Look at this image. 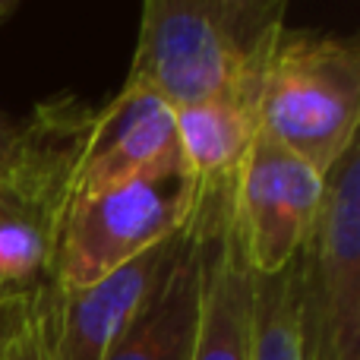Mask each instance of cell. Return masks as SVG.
<instances>
[{
  "instance_id": "obj_1",
  "label": "cell",
  "mask_w": 360,
  "mask_h": 360,
  "mask_svg": "<svg viewBox=\"0 0 360 360\" xmlns=\"http://www.w3.org/2000/svg\"><path fill=\"white\" fill-rule=\"evenodd\" d=\"M285 16V0H149L127 79L158 92L171 111L259 95Z\"/></svg>"
},
{
  "instance_id": "obj_2",
  "label": "cell",
  "mask_w": 360,
  "mask_h": 360,
  "mask_svg": "<svg viewBox=\"0 0 360 360\" xmlns=\"http://www.w3.org/2000/svg\"><path fill=\"white\" fill-rule=\"evenodd\" d=\"M357 38L285 25L262 76L259 130L326 177L357 143Z\"/></svg>"
},
{
  "instance_id": "obj_3",
  "label": "cell",
  "mask_w": 360,
  "mask_h": 360,
  "mask_svg": "<svg viewBox=\"0 0 360 360\" xmlns=\"http://www.w3.org/2000/svg\"><path fill=\"white\" fill-rule=\"evenodd\" d=\"M196 180L180 146L152 168L108 186L73 209L51 259L48 285L73 294L171 240L193 221Z\"/></svg>"
},
{
  "instance_id": "obj_4",
  "label": "cell",
  "mask_w": 360,
  "mask_h": 360,
  "mask_svg": "<svg viewBox=\"0 0 360 360\" xmlns=\"http://www.w3.org/2000/svg\"><path fill=\"white\" fill-rule=\"evenodd\" d=\"M304 360H360V149L326 174L316 224L297 253Z\"/></svg>"
},
{
  "instance_id": "obj_5",
  "label": "cell",
  "mask_w": 360,
  "mask_h": 360,
  "mask_svg": "<svg viewBox=\"0 0 360 360\" xmlns=\"http://www.w3.org/2000/svg\"><path fill=\"white\" fill-rule=\"evenodd\" d=\"M323 190V174L266 130L256 133L231 193V221L253 275H275L297 259L316 224Z\"/></svg>"
},
{
  "instance_id": "obj_6",
  "label": "cell",
  "mask_w": 360,
  "mask_h": 360,
  "mask_svg": "<svg viewBox=\"0 0 360 360\" xmlns=\"http://www.w3.org/2000/svg\"><path fill=\"white\" fill-rule=\"evenodd\" d=\"M92 114L76 98H51L0 149V209L35 224L51 243V259L73 212Z\"/></svg>"
},
{
  "instance_id": "obj_7",
  "label": "cell",
  "mask_w": 360,
  "mask_h": 360,
  "mask_svg": "<svg viewBox=\"0 0 360 360\" xmlns=\"http://www.w3.org/2000/svg\"><path fill=\"white\" fill-rule=\"evenodd\" d=\"M184 231L82 291L57 294L51 288L48 360H105L165 275Z\"/></svg>"
},
{
  "instance_id": "obj_8",
  "label": "cell",
  "mask_w": 360,
  "mask_h": 360,
  "mask_svg": "<svg viewBox=\"0 0 360 360\" xmlns=\"http://www.w3.org/2000/svg\"><path fill=\"white\" fill-rule=\"evenodd\" d=\"M177 149L174 111L158 92L127 79L101 111L92 114L76 174L73 209L108 186L130 180ZM73 215V212H70Z\"/></svg>"
},
{
  "instance_id": "obj_9",
  "label": "cell",
  "mask_w": 360,
  "mask_h": 360,
  "mask_svg": "<svg viewBox=\"0 0 360 360\" xmlns=\"http://www.w3.org/2000/svg\"><path fill=\"white\" fill-rule=\"evenodd\" d=\"M205 243L186 224L174 256L105 360H193L202 313Z\"/></svg>"
},
{
  "instance_id": "obj_10",
  "label": "cell",
  "mask_w": 360,
  "mask_h": 360,
  "mask_svg": "<svg viewBox=\"0 0 360 360\" xmlns=\"http://www.w3.org/2000/svg\"><path fill=\"white\" fill-rule=\"evenodd\" d=\"M177 146L196 180V212L231 205L234 177L259 133V95L240 92L174 111Z\"/></svg>"
},
{
  "instance_id": "obj_11",
  "label": "cell",
  "mask_w": 360,
  "mask_h": 360,
  "mask_svg": "<svg viewBox=\"0 0 360 360\" xmlns=\"http://www.w3.org/2000/svg\"><path fill=\"white\" fill-rule=\"evenodd\" d=\"M202 231L205 281L193 360H250L253 345V269L237 243L231 209L190 221Z\"/></svg>"
},
{
  "instance_id": "obj_12",
  "label": "cell",
  "mask_w": 360,
  "mask_h": 360,
  "mask_svg": "<svg viewBox=\"0 0 360 360\" xmlns=\"http://www.w3.org/2000/svg\"><path fill=\"white\" fill-rule=\"evenodd\" d=\"M250 360H304L297 259L275 275H256Z\"/></svg>"
},
{
  "instance_id": "obj_13",
  "label": "cell",
  "mask_w": 360,
  "mask_h": 360,
  "mask_svg": "<svg viewBox=\"0 0 360 360\" xmlns=\"http://www.w3.org/2000/svg\"><path fill=\"white\" fill-rule=\"evenodd\" d=\"M51 272V243L25 218L0 212V294H29Z\"/></svg>"
},
{
  "instance_id": "obj_14",
  "label": "cell",
  "mask_w": 360,
  "mask_h": 360,
  "mask_svg": "<svg viewBox=\"0 0 360 360\" xmlns=\"http://www.w3.org/2000/svg\"><path fill=\"white\" fill-rule=\"evenodd\" d=\"M51 285L41 281L0 323V360H48Z\"/></svg>"
},
{
  "instance_id": "obj_15",
  "label": "cell",
  "mask_w": 360,
  "mask_h": 360,
  "mask_svg": "<svg viewBox=\"0 0 360 360\" xmlns=\"http://www.w3.org/2000/svg\"><path fill=\"white\" fill-rule=\"evenodd\" d=\"M32 291H35V288H32ZM32 291H29V294H32ZM29 294H16V297H0V323H4V319L10 316V313L16 310V307L22 304V300L29 297Z\"/></svg>"
},
{
  "instance_id": "obj_16",
  "label": "cell",
  "mask_w": 360,
  "mask_h": 360,
  "mask_svg": "<svg viewBox=\"0 0 360 360\" xmlns=\"http://www.w3.org/2000/svg\"><path fill=\"white\" fill-rule=\"evenodd\" d=\"M19 10V0H0V25Z\"/></svg>"
},
{
  "instance_id": "obj_17",
  "label": "cell",
  "mask_w": 360,
  "mask_h": 360,
  "mask_svg": "<svg viewBox=\"0 0 360 360\" xmlns=\"http://www.w3.org/2000/svg\"><path fill=\"white\" fill-rule=\"evenodd\" d=\"M0 212H4V209H0ZM0 297H4V294H0Z\"/></svg>"
}]
</instances>
